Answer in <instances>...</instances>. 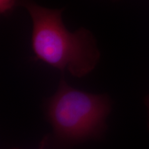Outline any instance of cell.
Returning a JSON list of instances; mask_svg holds the SVG:
<instances>
[{"instance_id":"6da1fadb","label":"cell","mask_w":149,"mask_h":149,"mask_svg":"<svg viewBox=\"0 0 149 149\" xmlns=\"http://www.w3.org/2000/svg\"><path fill=\"white\" fill-rule=\"evenodd\" d=\"M112 106L109 95L74 88L63 74L57 91L44 101V113L53 130L43 139L40 148L70 149L87 141L102 139L107 131V119Z\"/></svg>"},{"instance_id":"7a4b0ae2","label":"cell","mask_w":149,"mask_h":149,"mask_svg":"<svg viewBox=\"0 0 149 149\" xmlns=\"http://www.w3.org/2000/svg\"><path fill=\"white\" fill-rule=\"evenodd\" d=\"M24 5L33 20L31 44L36 60L77 78L96 68L100 53L91 31L81 28L70 32L61 19L62 10L46 8L29 1Z\"/></svg>"},{"instance_id":"3957f363","label":"cell","mask_w":149,"mask_h":149,"mask_svg":"<svg viewBox=\"0 0 149 149\" xmlns=\"http://www.w3.org/2000/svg\"><path fill=\"white\" fill-rule=\"evenodd\" d=\"M17 0H0V11L1 14H5L12 10L15 6Z\"/></svg>"},{"instance_id":"277c9868","label":"cell","mask_w":149,"mask_h":149,"mask_svg":"<svg viewBox=\"0 0 149 149\" xmlns=\"http://www.w3.org/2000/svg\"><path fill=\"white\" fill-rule=\"evenodd\" d=\"M144 103L147 108V112H148V121H147V127H148V130L149 131V95L145 97Z\"/></svg>"},{"instance_id":"5b68a950","label":"cell","mask_w":149,"mask_h":149,"mask_svg":"<svg viewBox=\"0 0 149 149\" xmlns=\"http://www.w3.org/2000/svg\"><path fill=\"white\" fill-rule=\"evenodd\" d=\"M10 149H21V148H16V147H15V148H10Z\"/></svg>"}]
</instances>
